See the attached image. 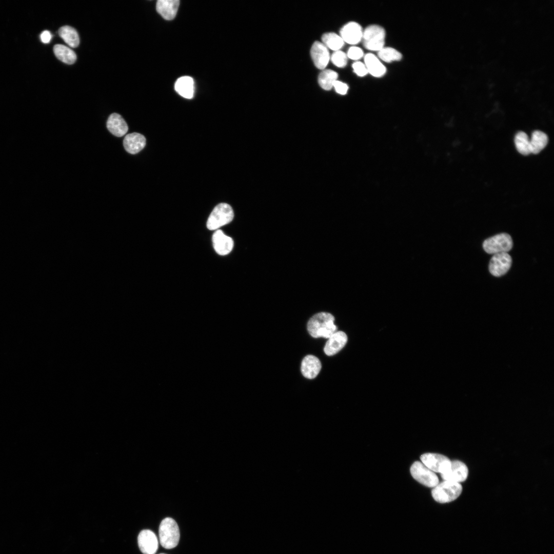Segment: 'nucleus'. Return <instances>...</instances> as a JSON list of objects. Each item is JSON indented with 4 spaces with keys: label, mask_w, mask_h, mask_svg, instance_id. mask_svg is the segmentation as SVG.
I'll return each mask as SVG.
<instances>
[{
    "label": "nucleus",
    "mask_w": 554,
    "mask_h": 554,
    "mask_svg": "<svg viewBox=\"0 0 554 554\" xmlns=\"http://www.w3.org/2000/svg\"><path fill=\"white\" fill-rule=\"evenodd\" d=\"M334 321V318L331 313L326 312L318 313L308 321V331L313 338L328 339L337 330Z\"/></svg>",
    "instance_id": "1"
},
{
    "label": "nucleus",
    "mask_w": 554,
    "mask_h": 554,
    "mask_svg": "<svg viewBox=\"0 0 554 554\" xmlns=\"http://www.w3.org/2000/svg\"><path fill=\"white\" fill-rule=\"evenodd\" d=\"M159 533L160 543L164 548L172 549L177 545L180 537V530L173 519L166 518L163 520L160 525Z\"/></svg>",
    "instance_id": "2"
},
{
    "label": "nucleus",
    "mask_w": 554,
    "mask_h": 554,
    "mask_svg": "<svg viewBox=\"0 0 554 554\" xmlns=\"http://www.w3.org/2000/svg\"><path fill=\"white\" fill-rule=\"evenodd\" d=\"M460 483L444 480L434 487L431 491L433 499L440 503H447L457 499L462 491Z\"/></svg>",
    "instance_id": "3"
},
{
    "label": "nucleus",
    "mask_w": 554,
    "mask_h": 554,
    "mask_svg": "<svg viewBox=\"0 0 554 554\" xmlns=\"http://www.w3.org/2000/svg\"><path fill=\"white\" fill-rule=\"evenodd\" d=\"M233 216L232 207L228 204L220 203L214 207L210 214L207 227L211 230L217 229L231 222Z\"/></svg>",
    "instance_id": "4"
},
{
    "label": "nucleus",
    "mask_w": 554,
    "mask_h": 554,
    "mask_svg": "<svg viewBox=\"0 0 554 554\" xmlns=\"http://www.w3.org/2000/svg\"><path fill=\"white\" fill-rule=\"evenodd\" d=\"M385 31L381 26L372 25L363 31L362 39L367 49L379 51L384 47Z\"/></svg>",
    "instance_id": "5"
},
{
    "label": "nucleus",
    "mask_w": 554,
    "mask_h": 554,
    "mask_svg": "<svg viewBox=\"0 0 554 554\" xmlns=\"http://www.w3.org/2000/svg\"><path fill=\"white\" fill-rule=\"evenodd\" d=\"M513 246L511 236L507 233H503L495 235L485 240L483 243L484 251L489 254H494L501 252H507Z\"/></svg>",
    "instance_id": "6"
},
{
    "label": "nucleus",
    "mask_w": 554,
    "mask_h": 554,
    "mask_svg": "<svg viewBox=\"0 0 554 554\" xmlns=\"http://www.w3.org/2000/svg\"><path fill=\"white\" fill-rule=\"evenodd\" d=\"M410 473L416 480L425 486L433 488L439 483V479L435 472L420 461L412 464Z\"/></svg>",
    "instance_id": "7"
},
{
    "label": "nucleus",
    "mask_w": 554,
    "mask_h": 554,
    "mask_svg": "<svg viewBox=\"0 0 554 554\" xmlns=\"http://www.w3.org/2000/svg\"><path fill=\"white\" fill-rule=\"evenodd\" d=\"M420 459L422 463L431 470L441 474L449 469L451 462L445 456L436 453H424L420 457Z\"/></svg>",
    "instance_id": "8"
},
{
    "label": "nucleus",
    "mask_w": 554,
    "mask_h": 554,
    "mask_svg": "<svg viewBox=\"0 0 554 554\" xmlns=\"http://www.w3.org/2000/svg\"><path fill=\"white\" fill-rule=\"evenodd\" d=\"M511 264V257L507 252L496 253L490 260L489 271L492 275L500 277L507 273Z\"/></svg>",
    "instance_id": "9"
},
{
    "label": "nucleus",
    "mask_w": 554,
    "mask_h": 554,
    "mask_svg": "<svg viewBox=\"0 0 554 554\" xmlns=\"http://www.w3.org/2000/svg\"><path fill=\"white\" fill-rule=\"evenodd\" d=\"M468 475V469L465 464L459 460L451 461L449 469L441 474L444 480L460 483L465 481Z\"/></svg>",
    "instance_id": "10"
},
{
    "label": "nucleus",
    "mask_w": 554,
    "mask_h": 554,
    "mask_svg": "<svg viewBox=\"0 0 554 554\" xmlns=\"http://www.w3.org/2000/svg\"><path fill=\"white\" fill-rule=\"evenodd\" d=\"M137 543L143 554H155L158 549L157 537L153 531L149 529H144L140 532Z\"/></svg>",
    "instance_id": "11"
},
{
    "label": "nucleus",
    "mask_w": 554,
    "mask_h": 554,
    "mask_svg": "<svg viewBox=\"0 0 554 554\" xmlns=\"http://www.w3.org/2000/svg\"><path fill=\"white\" fill-rule=\"evenodd\" d=\"M363 31L357 23L350 22L345 25L340 31V36L344 42L355 45L362 39Z\"/></svg>",
    "instance_id": "12"
},
{
    "label": "nucleus",
    "mask_w": 554,
    "mask_h": 554,
    "mask_svg": "<svg viewBox=\"0 0 554 554\" xmlns=\"http://www.w3.org/2000/svg\"><path fill=\"white\" fill-rule=\"evenodd\" d=\"M310 54L314 65L319 69H324L327 65L330 56L328 48L321 42H315L311 48Z\"/></svg>",
    "instance_id": "13"
},
{
    "label": "nucleus",
    "mask_w": 554,
    "mask_h": 554,
    "mask_svg": "<svg viewBox=\"0 0 554 554\" xmlns=\"http://www.w3.org/2000/svg\"><path fill=\"white\" fill-rule=\"evenodd\" d=\"M347 340V336L344 332L336 331L326 342L324 348L325 353L328 356L337 354L345 346Z\"/></svg>",
    "instance_id": "14"
},
{
    "label": "nucleus",
    "mask_w": 554,
    "mask_h": 554,
    "mask_svg": "<svg viewBox=\"0 0 554 554\" xmlns=\"http://www.w3.org/2000/svg\"><path fill=\"white\" fill-rule=\"evenodd\" d=\"M212 242L215 251L222 255L229 253L233 247L232 238L225 235L221 230H217L214 232Z\"/></svg>",
    "instance_id": "15"
},
{
    "label": "nucleus",
    "mask_w": 554,
    "mask_h": 554,
    "mask_svg": "<svg viewBox=\"0 0 554 554\" xmlns=\"http://www.w3.org/2000/svg\"><path fill=\"white\" fill-rule=\"evenodd\" d=\"M321 369V362L317 357L314 355H306L302 361L301 372L307 379H312L315 378L320 372Z\"/></svg>",
    "instance_id": "16"
},
{
    "label": "nucleus",
    "mask_w": 554,
    "mask_h": 554,
    "mask_svg": "<svg viewBox=\"0 0 554 554\" xmlns=\"http://www.w3.org/2000/svg\"><path fill=\"white\" fill-rule=\"evenodd\" d=\"M146 142V138L144 135L139 133L133 132L125 136L123 140V145L127 152L135 154L145 147Z\"/></svg>",
    "instance_id": "17"
},
{
    "label": "nucleus",
    "mask_w": 554,
    "mask_h": 554,
    "mask_svg": "<svg viewBox=\"0 0 554 554\" xmlns=\"http://www.w3.org/2000/svg\"><path fill=\"white\" fill-rule=\"evenodd\" d=\"M107 127L113 135L117 137L123 136L128 130V127L125 120L116 113L110 115L107 121Z\"/></svg>",
    "instance_id": "18"
},
{
    "label": "nucleus",
    "mask_w": 554,
    "mask_h": 554,
    "mask_svg": "<svg viewBox=\"0 0 554 554\" xmlns=\"http://www.w3.org/2000/svg\"><path fill=\"white\" fill-rule=\"evenodd\" d=\"M180 4L179 0H159L156 2L157 12L165 19H173L177 13Z\"/></svg>",
    "instance_id": "19"
},
{
    "label": "nucleus",
    "mask_w": 554,
    "mask_h": 554,
    "mask_svg": "<svg viewBox=\"0 0 554 554\" xmlns=\"http://www.w3.org/2000/svg\"><path fill=\"white\" fill-rule=\"evenodd\" d=\"M364 64L368 72L376 77L383 76L386 72V69L379 59L372 53H367L364 56Z\"/></svg>",
    "instance_id": "20"
},
{
    "label": "nucleus",
    "mask_w": 554,
    "mask_h": 554,
    "mask_svg": "<svg viewBox=\"0 0 554 554\" xmlns=\"http://www.w3.org/2000/svg\"><path fill=\"white\" fill-rule=\"evenodd\" d=\"M175 91L182 97L191 99L193 97L194 92V81L189 76H184L179 78L174 85Z\"/></svg>",
    "instance_id": "21"
},
{
    "label": "nucleus",
    "mask_w": 554,
    "mask_h": 554,
    "mask_svg": "<svg viewBox=\"0 0 554 554\" xmlns=\"http://www.w3.org/2000/svg\"><path fill=\"white\" fill-rule=\"evenodd\" d=\"M548 141V136L544 132L539 130L533 131L529 140L530 153H539L546 147Z\"/></svg>",
    "instance_id": "22"
},
{
    "label": "nucleus",
    "mask_w": 554,
    "mask_h": 554,
    "mask_svg": "<svg viewBox=\"0 0 554 554\" xmlns=\"http://www.w3.org/2000/svg\"><path fill=\"white\" fill-rule=\"evenodd\" d=\"M53 52L59 60L66 64H72L76 60V55L74 51L64 45L56 44L54 45Z\"/></svg>",
    "instance_id": "23"
},
{
    "label": "nucleus",
    "mask_w": 554,
    "mask_h": 554,
    "mask_svg": "<svg viewBox=\"0 0 554 554\" xmlns=\"http://www.w3.org/2000/svg\"><path fill=\"white\" fill-rule=\"evenodd\" d=\"M60 37L70 47H77L80 43L79 36L76 30L69 26L61 27L58 31Z\"/></svg>",
    "instance_id": "24"
},
{
    "label": "nucleus",
    "mask_w": 554,
    "mask_h": 554,
    "mask_svg": "<svg viewBox=\"0 0 554 554\" xmlns=\"http://www.w3.org/2000/svg\"><path fill=\"white\" fill-rule=\"evenodd\" d=\"M322 43L328 48L335 51L339 50L344 45L342 38L334 33L324 34L322 36Z\"/></svg>",
    "instance_id": "25"
},
{
    "label": "nucleus",
    "mask_w": 554,
    "mask_h": 554,
    "mask_svg": "<svg viewBox=\"0 0 554 554\" xmlns=\"http://www.w3.org/2000/svg\"><path fill=\"white\" fill-rule=\"evenodd\" d=\"M338 76V73L335 71L330 69L324 70L319 74L318 82L323 89L329 90L333 87Z\"/></svg>",
    "instance_id": "26"
},
{
    "label": "nucleus",
    "mask_w": 554,
    "mask_h": 554,
    "mask_svg": "<svg viewBox=\"0 0 554 554\" xmlns=\"http://www.w3.org/2000/svg\"><path fill=\"white\" fill-rule=\"evenodd\" d=\"M515 144L518 151L524 155L530 153V141L527 134L523 131L518 132L515 137Z\"/></svg>",
    "instance_id": "27"
},
{
    "label": "nucleus",
    "mask_w": 554,
    "mask_h": 554,
    "mask_svg": "<svg viewBox=\"0 0 554 554\" xmlns=\"http://www.w3.org/2000/svg\"><path fill=\"white\" fill-rule=\"evenodd\" d=\"M378 56L387 63L400 61L402 58L401 53L391 47H383L378 51Z\"/></svg>",
    "instance_id": "28"
},
{
    "label": "nucleus",
    "mask_w": 554,
    "mask_h": 554,
    "mask_svg": "<svg viewBox=\"0 0 554 554\" xmlns=\"http://www.w3.org/2000/svg\"><path fill=\"white\" fill-rule=\"evenodd\" d=\"M331 60L333 64L340 68L344 67L347 63V55L342 51H334L331 56Z\"/></svg>",
    "instance_id": "29"
},
{
    "label": "nucleus",
    "mask_w": 554,
    "mask_h": 554,
    "mask_svg": "<svg viewBox=\"0 0 554 554\" xmlns=\"http://www.w3.org/2000/svg\"><path fill=\"white\" fill-rule=\"evenodd\" d=\"M346 55L347 57L352 60H358L363 56L364 53L360 48L352 46L348 49Z\"/></svg>",
    "instance_id": "30"
},
{
    "label": "nucleus",
    "mask_w": 554,
    "mask_h": 554,
    "mask_svg": "<svg viewBox=\"0 0 554 554\" xmlns=\"http://www.w3.org/2000/svg\"><path fill=\"white\" fill-rule=\"evenodd\" d=\"M352 67L354 73L359 76H364L368 73L365 64L361 62H354Z\"/></svg>",
    "instance_id": "31"
},
{
    "label": "nucleus",
    "mask_w": 554,
    "mask_h": 554,
    "mask_svg": "<svg viewBox=\"0 0 554 554\" xmlns=\"http://www.w3.org/2000/svg\"><path fill=\"white\" fill-rule=\"evenodd\" d=\"M333 87L337 93L342 95L346 94L348 89L346 84L338 80L334 83Z\"/></svg>",
    "instance_id": "32"
},
{
    "label": "nucleus",
    "mask_w": 554,
    "mask_h": 554,
    "mask_svg": "<svg viewBox=\"0 0 554 554\" xmlns=\"http://www.w3.org/2000/svg\"><path fill=\"white\" fill-rule=\"evenodd\" d=\"M52 38V34L48 30L43 31L40 35L41 41L44 44L49 43Z\"/></svg>",
    "instance_id": "33"
},
{
    "label": "nucleus",
    "mask_w": 554,
    "mask_h": 554,
    "mask_svg": "<svg viewBox=\"0 0 554 554\" xmlns=\"http://www.w3.org/2000/svg\"><path fill=\"white\" fill-rule=\"evenodd\" d=\"M160 554H166V553H160Z\"/></svg>",
    "instance_id": "34"
}]
</instances>
